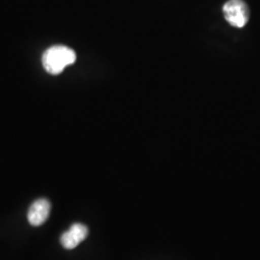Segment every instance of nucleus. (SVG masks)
<instances>
[{
  "mask_svg": "<svg viewBox=\"0 0 260 260\" xmlns=\"http://www.w3.org/2000/svg\"><path fill=\"white\" fill-rule=\"evenodd\" d=\"M75 60L76 54L75 51L65 46L49 47L42 57L43 66L50 75L61 74L66 67L74 64Z\"/></svg>",
  "mask_w": 260,
  "mask_h": 260,
  "instance_id": "obj_1",
  "label": "nucleus"
},
{
  "mask_svg": "<svg viewBox=\"0 0 260 260\" xmlns=\"http://www.w3.org/2000/svg\"><path fill=\"white\" fill-rule=\"evenodd\" d=\"M223 11L226 21L234 27H244L249 21V8L243 0L228 1L223 5Z\"/></svg>",
  "mask_w": 260,
  "mask_h": 260,
  "instance_id": "obj_2",
  "label": "nucleus"
},
{
  "mask_svg": "<svg viewBox=\"0 0 260 260\" xmlns=\"http://www.w3.org/2000/svg\"><path fill=\"white\" fill-rule=\"evenodd\" d=\"M88 228L82 223H75L61 236V244L67 250H73L88 236Z\"/></svg>",
  "mask_w": 260,
  "mask_h": 260,
  "instance_id": "obj_3",
  "label": "nucleus"
},
{
  "mask_svg": "<svg viewBox=\"0 0 260 260\" xmlns=\"http://www.w3.org/2000/svg\"><path fill=\"white\" fill-rule=\"evenodd\" d=\"M51 209L50 203L47 199H39L34 202L28 210V222L33 226H39L45 223Z\"/></svg>",
  "mask_w": 260,
  "mask_h": 260,
  "instance_id": "obj_4",
  "label": "nucleus"
}]
</instances>
